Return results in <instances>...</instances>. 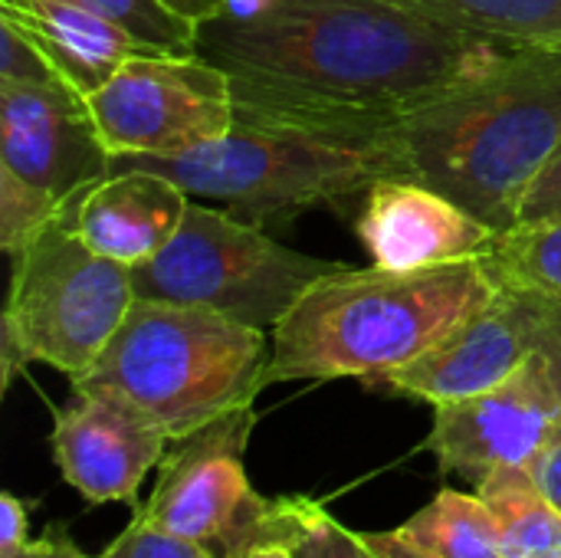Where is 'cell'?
Returning <instances> with one entry per match:
<instances>
[{
    "label": "cell",
    "mask_w": 561,
    "mask_h": 558,
    "mask_svg": "<svg viewBox=\"0 0 561 558\" xmlns=\"http://www.w3.org/2000/svg\"><path fill=\"white\" fill-rule=\"evenodd\" d=\"M519 49L404 0H233L197 26V56L230 76L237 118L355 141H371Z\"/></svg>",
    "instance_id": "cell-1"
},
{
    "label": "cell",
    "mask_w": 561,
    "mask_h": 558,
    "mask_svg": "<svg viewBox=\"0 0 561 558\" xmlns=\"http://www.w3.org/2000/svg\"><path fill=\"white\" fill-rule=\"evenodd\" d=\"M381 178H411L496 230L561 145V46H523L470 86L375 135Z\"/></svg>",
    "instance_id": "cell-2"
},
{
    "label": "cell",
    "mask_w": 561,
    "mask_h": 558,
    "mask_svg": "<svg viewBox=\"0 0 561 558\" xmlns=\"http://www.w3.org/2000/svg\"><path fill=\"white\" fill-rule=\"evenodd\" d=\"M496 293L483 260L431 270L339 266L276 322L266 388L362 378L408 365Z\"/></svg>",
    "instance_id": "cell-3"
},
{
    "label": "cell",
    "mask_w": 561,
    "mask_h": 558,
    "mask_svg": "<svg viewBox=\"0 0 561 558\" xmlns=\"http://www.w3.org/2000/svg\"><path fill=\"white\" fill-rule=\"evenodd\" d=\"M273 335L204 306L135 299L99 362L72 382L158 421L171 444L210 421L250 408L266 388Z\"/></svg>",
    "instance_id": "cell-4"
},
{
    "label": "cell",
    "mask_w": 561,
    "mask_h": 558,
    "mask_svg": "<svg viewBox=\"0 0 561 558\" xmlns=\"http://www.w3.org/2000/svg\"><path fill=\"white\" fill-rule=\"evenodd\" d=\"M131 168L161 174L191 197L224 201L260 227L368 194L381 178L368 141L250 118H237L224 138L191 151L112 155L108 174Z\"/></svg>",
    "instance_id": "cell-5"
},
{
    "label": "cell",
    "mask_w": 561,
    "mask_h": 558,
    "mask_svg": "<svg viewBox=\"0 0 561 558\" xmlns=\"http://www.w3.org/2000/svg\"><path fill=\"white\" fill-rule=\"evenodd\" d=\"M0 322V388L39 362L79 382L135 306L131 270L89 250L59 217L10 257Z\"/></svg>",
    "instance_id": "cell-6"
},
{
    "label": "cell",
    "mask_w": 561,
    "mask_h": 558,
    "mask_svg": "<svg viewBox=\"0 0 561 558\" xmlns=\"http://www.w3.org/2000/svg\"><path fill=\"white\" fill-rule=\"evenodd\" d=\"M339 266L273 240L253 220L191 201L174 240L131 270V280L138 299L204 306L273 332L293 303Z\"/></svg>",
    "instance_id": "cell-7"
},
{
    "label": "cell",
    "mask_w": 561,
    "mask_h": 558,
    "mask_svg": "<svg viewBox=\"0 0 561 558\" xmlns=\"http://www.w3.org/2000/svg\"><path fill=\"white\" fill-rule=\"evenodd\" d=\"M253 428L256 411L250 405L178 441L138 513L217 558H247L273 543L276 500H263L243 467Z\"/></svg>",
    "instance_id": "cell-8"
},
{
    "label": "cell",
    "mask_w": 561,
    "mask_h": 558,
    "mask_svg": "<svg viewBox=\"0 0 561 558\" xmlns=\"http://www.w3.org/2000/svg\"><path fill=\"white\" fill-rule=\"evenodd\" d=\"M85 102L112 155H178L237 125L230 76L197 53H138Z\"/></svg>",
    "instance_id": "cell-9"
},
{
    "label": "cell",
    "mask_w": 561,
    "mask_h": 558,
    "mask_svg": "<svg viewBox=\"0 0 561 558\" xmlns=\"http://www.w3.org/2000/svg\"><path fill=\"white\" fill-rule=\"evenodd\" d=\"M561 424V401L539 352L503 385L463 401L437 405L427 451L440 474L473 487L503 467H529Z\"/></svg>",
    "instance_id": "cell-10"
},
{
    "label": "cell",
    "mask_w": 561,
    "mask_h": 558,
    "mask_svg": "<svg viewBox=\"0 0 561 558\" xmlns=\"http://www.w3.org/2000/svg\"><path fill=\"white\" fill-rule=\"evenodd\" d=\"M49 447L62 480L89 503H135L145 477L168 457L171 437L135 405L95 388H72L53 414Z\"/></svg>",
    "instance_id": "cell-11"
},
{
    "label": "cell",
    "mask_w": 561,
    "mask_h": 558,
    "mask_svg": "<svg viewBox=\"0 0 561 558\" xmlns=\"http://www.w3.org/2000/svg\"><path fill=\"white\" fill-rule=\"evenodd\" d=\"M0 168L66 207L76 194L108 178L112 151L85 95L0 82Z\"/></svg>",
    "instance_id": "cell-12"
},
{
    "label": "cell",
    "mask_w": 561,
    "mask_h": 558,
    "mask_svg": "<svg viewBox=\"0 0 561 558\" xmlns=\"http://www.w3.org/2000/svg\"><path fill=\"white\" fill-rule=\"evenodd\" d=\"M533 352V316L523 293L496 283V293L427 352L368 385L437 408L503 385Z\"/></svg>",
    "instance_id": "cell-13"
},
{
    "label": "cell",
    "mask_w": 561,
    "mask_h": 558,
    "mask_svg": "<svg viewBox=\"0 0 561 558\" xmlns=\"http://www.w3.org/2000/svg\"><path fill=\"white\" fill-rule=\"evenodd\" d=\"M355 234L375 266L431 270L483 260L500 237L444 191L411 178H378L355 220Z\"/></svg>",
    "instance_id": "cell-14"
},
{
    "label": "cell",
    "mask_w": 561,
    "mask_h": 558,
    "mask_svg": "<svg viewBox=\"0 0 561 558\" xmlns=\"http://www.w3.org/2000/svg\"><path fill=\"white\" fill-rule=\"evenodd\" d=\"M191 194L151 171H112L76 194L59 220L99 257L128 270L154 260L181 230Z\"/></svg>",
    "instance_id": "cell-15"
},
{
    "label": "cell",
    "mask_w": 561,
    "mask_h": 558,
    "mask_svg": "<svg viewBox=\"0 0 561 558\" xmlns=\"http://www.w3.org/2000/svg\"><path fill=\"white\" fill-rule=\"evenodd\" d=\"M0 16L33 39L59 76L85 99L102 89L125 59L148 53L82 0H0Z\"/></svg>",
    "instance_id": "cell-16"
},
{
    "label": "cell",
    "mask_w": 561,
    "mask_h": 558,
    "mask_svg": "<svg viewBox=\"0 0 561 558\" xmlns=\"http://www.w3.org/2000/svg\"><path fill=\"white\" fill-rule=\"evenodd\" d=\"M506 558H561V513L529 467H503L477 483Z\"/></svg>",
    "instance_id": "cell-17"
},
{
    "label": "cell",
    "mask_w": 561,
    "mask_h": 558,
    "mask_svg": "<svg viewBox=\"0 0 561 558\" xmlns=\"http://www.w3.org/2000/svg\"><path fill=\"white\" fill-rule=\"evenodd\" d=\"M394 533L434 558H506L480 493L440 490Z\"/></svg>",
    "instance_id": "cell-18"
},
{
    "label": "cell",
    "mask_w": 561,
    "mask_h": 558,
    "mask_svg": "<svg viewBox=\"0 0 561 558\" xmlns=\"http://www.w3.org/2000/svg\"><path fill=\"white\" fill-rule=\"evenodd\" d=\"M457 30L516 46H561V0H404Z\"/></svg>",
    "instance_id": "cell-19"
},
{
    "label": "cell",
    "mask_w": 561,
    "mask_h": 558,
    "mask_svg": "<svg viewBox=\"0 0 561 558\" xmlns=\"http://www.w3.org/2000/svg\"><path fill=\"white\" fill-rule=\"evenodd\" d=\"M483 263L500 286L561 303V217L500 230Z\"/></svg>",
    "instance_id": "cell-20"
},
{
    "label": "cell",
    "mask_w": 561,
    "mask_h": 558,
    "mask_svg": "<svg viewBox=\"0 0 561 558\" xmlns=\"http://www.w3.org/2000/svg\"><path fill=\"white\" fill-rule=\"evenodd\" d=\"M273 543H286L296 558H378L362 533L335 523L309 497H279Z\"/></svg>",
    "instance_id": "cell-21"
},
{
    "label": "cell",
    "mask_w": 561,
    "mask_h": 558,
    "mask_svg": "<svg viewBox=\"0 0 561 558\" xmlns=\"http://www.w3.org/2000/svg\"><path fill=\"white\" fill-rule=\"evenodd\" d=\"M82 3H89L115 26H122L148 53H171V56L197 53V23L174 13L164 0H82Z\"/></svg>",
    "instance_id": "cell-22"
},
{
    "label": "cell",
    "mask_w": 561,
    "mask_h": 558,
    "mask_svg": "<svg viewBox=\"0 0 561 558\" xmlns=\"http://www.w3.org/2000/svg\"><path fill=\"white\" fill-rule=\"evenodd\" d=\"M62 214V204L46 191L26 184L13 171L0 168V247L13 257L30 237Z\"/></svg>",
    "instance_id": "cell-23"
},
{
    "label": "cell",
    "mask_w": 561,
    "mask_h": 558,
    "mask_svg": "<svg viewBox=\"0 0 561 558\" xmlns=\"http://www.w3.org/2000/svg\"><path fill=\"white\" fill-rule=\"evenodd\" d=\"M0 82H23V86H39V89H72L59 76V69L39 53V46L33 39H26L3 16H0Z\"/></svg>",
    "instance_id": "cell-24"
},
{
    "label": "cell",
    "mask_w": 561,
    "mask_h": 558,
    "mask_svg": "<svg viewBox=\"0 0 561 558\" xmlns=\"http://www.w3.org/2000/svg\"><path fill=\"white\" fill-rule=\"evenodd\" d=\"M99 558H217L210 549L181 539L161 526H154L151 520H145L141 513L122 529V536L102 553Z\"/></svg>",
    "instance_id": "cell-25"
},
{
    "label": "cell",
    "mask_w": 561,
    "mask_h": 558,
    "mask_svg": "<svg viewBox=\"0 0 561 558\" xmlns=\"http://www.w3.org/2000/svg\"><path fill=\"white\" fill-rule=\"evenodd\" d=\"M516 293H523V289H516ZM523 299L533 316V349L542 355L561 401V303L533 296V293H523Z\"/></svg>",
    "instance_id": "cell-26"
},
{
    "label": "cell",
    "mask_w": 561,
    "mask_h": 558,
    "mask_svg": "<svg viewBox=\"0 0 561 558\" xmlns=\"http://www.w3.org/2000/svg\"><path fill=\"white\" fill-rule=\"evenodd\" d=\"M556 217H561V145L546 161V168L539 171L533 187L526 191L516 224H536V220H556Z\"/></svg>",
    "instance_id": "cell-27"
},
{
    "label": "cell",
    "mask_w": 561,
    "mask_h": 558,
    "mask_svg": "<svg viewBox=\"0 0 561 558\" xmlns=\"http://www.w3.org/2000/svg\"><path fill=\"white\" fill-rule=\"evenodd\" d=\"M33 539H30V506L13 497L3 493L0 497V558H23L30 553Z\"/></svg>",
    "instance_id": "cell-28"
},
{
    "label": "cell",
    "mask_w": 561,
    "mask_h": 558,
    "mask_svg": "<svg viewBox=\"0 0 561 558\" xmlns=\"http://www.w3.org/2000/svg\"><path fill=\"white\" fill-rule=\"evenodd\" d=\"M529 474L539 483V490L556 503V510L561 513V424L552 431V437L542 444V451L533 457Z\"/></svg>",
    "instance_id": "cell-29"
},
{
    "label": "cell",
    "mask_w": 561,
    "mask_h": 558,
    "mask_svg": "<svg viewBox=\"0 0 561 558\" xmlns=\"http://www.w3.org/2000/svg\"><path fill=\"white\" fill-rule=\"evenodd\" d=\"M362 539L371 546V553L378 558H434L427 553H421L417 546H411L404 536H398L394 529L391 533H362Z\"/></svg>",
    "instance_id": "cell-30"
},
{
    "label": "cell",
    "mask_w": 561,
    "mask_h": 558,
    "mask_svg": "<svg viewBox=\"0 0 561 558\" xmlns=\"http://www.w3.org/2000/svg\"><path fill=\"white\" fill-rule=\"evenodd\" d=\"M23 558H92L85 556L66 533H59V529H49L43 539H36L33 546H30V553Z\"/></svg>",
    "instance_id": "cell-31"
},
{
    "label": "cell",
    "mask_w": 561,
    "mask_h": 558,
    "mask_svg": "<svg viewBox=\"0 0 561 558\" xmlns=\"http://www.w3.org/2000/svg\"><path fill=\"white\" fill-rule=\"evenodd\" d=\"M174 13H181L184 20H191V23H204V20H214V16H220L224 10H230V3L233 0H164Z\"/></svg>",
    "instance_id": "cell-32"
},
{
    "label": "cell",
    "mask_w": 561,
    "mask_h": 558,
    "mask_svg": "<svg viewBox=\"0 0 561 558\" xmlns=\"http://www.w3.org/2000/svg\"><path fill=\"white\" fill-rule=\"evenodd\" d=\"M247 558H296V556H293V549H289L286 543H263V546H256V549H253Z\"/></svg>",
    "instance_id": "cell-33"
}]
</instances>
